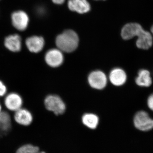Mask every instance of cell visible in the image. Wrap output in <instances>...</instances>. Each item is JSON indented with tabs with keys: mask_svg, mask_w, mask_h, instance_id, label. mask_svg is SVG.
<instances>
[{
	"mask_svg": "<svg viewBox=\"0 0 153 153\" xmlns=\"http://www.w3.org/2000/svg\"><path fill=\"white\" fill-rule=\"evenodd\" d=\"M136 84L141 87H147L152 84V77L149 71L146 69H141L139 71L136 78Z\"/></svg>",
	"mask_w": 153,
	"mask_h": 153,
	"instance_id": "16",
	"label": "cell"
},
{
	"mask_svg": "<svg viewBox=\"0 0 153 153\" xmlns=\"http://www.w3.org/2000/svg\"><path fill=\"white\" fill-rule=\"evenodd\" d=\"M3 110H4V107H3L2 103L0 100V113L3 111Z\"/></svg>",
	"mask_w": 153,
	"mask_h": 153,
	"instance_id": "22",
	"label": "cell"
},
{
	"mask_svg": "<svg viewBox=\"0 0 153 153\" xmlns=\"http://www.w3.org/2000/svg\"><path fill=\"white\" fill-rule=\"evenodd\" d=\"M63 60V53L59 49H50L46 52L44 56V60L47 65L53 68L60 66Z\"/></svg>",
	"mask_w": 153,
	"mask_h": 153,
	"instance_id": "7",
	"label": "cell"
},
{
	"mask_svg": "<svg viewBox=\"0 0 153 153\" xmlns=\"http://www.w3.org/2000/svg\"><path fill=\"white\" fill-rule=\"evenodd\" d=\"M41 151L38 146L28 143L22 145L17 150L16 153H37Z\"/></svg>",
	"mask_w": 153,
	"mask_h": 153,
	"instance_id": "18",
	"label": "cell"
},
{
	"mask_svg": "<svg viewBox=\"0 0 153 153\" xmlns=\"http://www.w3.org/2000/svg\"><path fill=\"white\" fill-rule=\"evenodd\" d=\"M12 113L4 109L0 113V139L7 135L13 127Z\"/></svg>",
	"mask_w": 153,
	"mask_h": 153,
	"instance_id": "6",
	"label": "cell"
},
{
	"mask_svg": "<svg viewBox=\"0 0 153 153\" xmlns=\"http://www.w3.org/2000/svg\"><path fill=\"white\" fill-rule=\"evenodd\" d=\"M12 118L15 123L22 126H29L32 124L34 120L33 113L25 107L13 113Z\"/></svg>",
	"mask_w": 153,
	"mask_h": 153,
	"instance_id": "4",
	"label": "cell"
},
{
	"mask_svg": "<svg viewBox=\"0 0 153 153\" xmlns=\"http://www.w3.org/2000/svg\"><path fill=\"white\" fill-rule=\"evenodd\" d=\"M37 153H47L45 151L41 150Z\"/></svg>",
	"mask_w": 153,
	"mask_h": 153,
	"instance_id": "23",
	"label": "cell"
},
{
	"mask_svg": "<svg viewBox=\"0 0 153 153\" xmlns=\"http://www.w3.org/2000/svg\"><path fill=\"white\" fill-rule=\"evenodd\" d=\"M147 104L150 109L153 111V93L151 94L148 98Z\"/></svg>",
	"mask_w": 153,
	"mask_h": 153,
	"instance_id": "20",
	"label": "cell"
},
{
	"mask_svg": "<svg viewBox=\"0 0 153 153\" xmlns=\"http://www.w3.org/2000/svg\"><path fill=\"white\" fill-rule=\"evenodd\" d=\"M151 32H152V34H153V26L152 27L151 29Z\"/></svg>",
	"mask_w": 153,
	"mask_h": 153,
	"instance_id": "24",
	"label": "cell"
},
{
	"mask_svg": "<svg viewBox=\"0 0 153 153\" xmlns=\"http://www.w3.org/2000/svg\"><path fill=\"white\" fill-rule=\"evenodd\" d=\"M4 45L9 52L13 53L21 52L22 49V38L19 35H10L5 39Z\"/></svg>",
	"mask_w": 153,
	"mask_h": 153,
	"instance_id": "11",
	"label": "cell"
},
{
	"mask_svg": "<svg viewBox=\"0 0 153 153\" xmlns=\"http://www.w3.org/2000/svg\"><path fill=\"white\" fill-rule=\"evenodd\" d=\"M135 126L142 131H149L153 128V120L143 111L137 112L134 118Z\"/></svg>",
	"mask_w": 153,
	"mask_h": 153,
	"instance_id": "5",
	"label": "cell"
},
{
	"mask_svg": "<svg viewBox=\"0 0 153 153\" xmlns=\"http://www.w3.org/2000/svg\"><path fill=\"white\" fill-rule=\"evenodd\" d=\"M53 2L57 4H62L65 1V0H52Z\"/></svg>",
	"mask_w": 153,
	"mask_h": 153,
	"instance_id": "21",
	"label": "cell"
},
{
	"mask_svg": "<svg viewBox=\"0 0 153 153\" xmlns=\"http://www.w3.org/2000/svg\"><path fill=\"white\" fill-rule=\"evenodd\" d=\"M8 92V88L4 82L0 79V99L2 98Z\"/></svg>",
	"mask_w": 153,
	"mask_h": 153,
	"instance_id": "19",
	"label": "cell"
},
{
	"mask_svg": "<svg viewBox=\"0 0 153 153\" xmlns=\"http://www.w3.org/2000/svg\"><path fill=\"white\" fill-rule=\"evenodd\" d=\"M25 45L30 53L37 54L44 49L45 41L43 37L41 36H33L26 39Z\"/></svg>",
	"mask_w": 153,
	"mask_h": 153,
	"instance_id": "10",
	"label": "cell"
},
{
	"mask_svg": "<svg viewBox=\"0 0 153 153\" xmlns=\"http://www.w3.org/2000/svg\"><path fill=\"white\" fill-rule=\"evenodd\" d=\"M143 30L142 27L137 23H129L124 26L122 30V37L124 40H129L135 36H138Z\"/></svg>",
	"mask_w": 153,
	"mask_h": 153,
	"instance_id": "12",
	"label": "cell"
},
{
	"mask_svg": "<svg viewBox=\"0 0 153 153\" xmlns=\"http://www.w3.org/2000/svg\"><path fill=\"white\" fill-rule=\"evenodd\" d=\"M88 81L91 87L97 89H102L106 86L107 79L106 75L102 71H94L88 77Z\"/></svg>",
	"mask_w": 153,
	"mask_h": 153,
	"instance_id": "9",
	"label": "cell"
},
{
	"mask_svg": "<svg viewBox=\"0 0 153 153\" xmlns=\"http://www.w3.org/2000/svg\"><path fill=\"white\" fill-rule=\"evenodd\" d=\"M4 109L14 113L24 107V100L22 96L15 91H9L2 98L0 99Z\"/></svg>",
	"mask_w": 153,
	"mask_h": 153,
	"instance_id": "2",
	"label": "cell"
},
{
	"mask_svg": "<svg viewBox=\"0 0 153 153\" xmlns=\"http://www.w3.org/2000/svg\"><path fill=\"white\" fill-rule=\"evenodd\" d=\"M56 46L63 52H71L77 48L79 38L77 34L72 30H67L58 35L56 38Z\"/></svg>",
	"mask_w": 153,
	"mask_h": 153,
	"instance_id": "1",
	"label": "cell"
},
{
	"mask_svg": "<svg viewBox=\"0 0 153 153\" xmlns=\"http://www.w3.org/2000/svg\"><path fill=\"white\" fill-rule=\"evenodd\" d=\"M45 108L56 115L61 114L65 112L66 105L63 100L58 96L49 95L44 99Z\"/></svg>",
	"mask_w": 153,
	"mask_h": 153,
	"instance_id": "3",
	"label": "cell"
},
{
	"mask_svg": "<svg viewBox=\"0 0 153 153\" xmlns=\"http://www.w3.org/2000/svg\"><path fill=\"white\" fill-rule=\"evenodd\" d=\"M82 122L87 127L94 129L98 125L99 118L97 116L93 114H86L82 117Z\"/></svg>",
	"mask_w": 153,
	"mask_h": 153,
	"instance_id": "17",
	"label": "cell"
},
{
	"mask_svg": "<svg viewBox=\"0 0 153 153\" xmlns=\"http://www.w3.org/2000/svg\"><path fill=\"white\" fill-rule=\"evenodd\" d=\"M109 79L114 85L120 86L123 85L126 81V74L121 68H114L110 73Z\"/></svg>",
	"mask_w": 153,
	"mask_h": 153,
	"instance_id": "15",
	"label": "cell"
},
{
	"mask_svg": "<svg viewBox=\"0 0 153 153\" xmlns=\"http://www.w3.org/2000/svg\"><path fill=\"white\" fill-rule=\"evenodd\" d=\"M11 19L13 26L17 30L23 31L27 27L29 18L27 14L24 11H15L12 13Z\"/></svg>",
	"mask_w": 153,
	"mask_h": 153,
	"instance_id": "8",
	"label": "cell"
},
{
	"mask_svg": "<svg viewBox=\"0 0 153 153\" xmlns=\"http://www.w3.org/2000/svg\"><path fill=\"white\" fill-rule=\"evenodd\" d=\"M136 41L137 47L139 49H149L153 44V36L149 32L143 30L137 36Z\"/></svg>",
	"mask_w": 153,
	"mask_h": 153,
	"instance_id": "14",
	"label": "cell"
},
{
	"mask_svg": "<svg viewBox=\"0 0 153 153\" xmlns=\"http://www.w3.org/2000/svg\"><path fill=\"white\" fill-rule=\"evenodd\" d=\"M68 8L70 10L79 14H84L90 11L91 6L87 0H68Z\"/></svg>",
	"mask_w": 153,
	"mask_h": 153,
	"instance_id": "13",
	"label": "cell"
}]
</instances>
